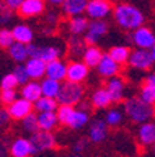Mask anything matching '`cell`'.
I'll use <instances>...</instances> for the list:
<instances>
[{"label":"cell","mask_w":155,"mask_h":157,"mask_svg":"<svg viewBox=\"0 0 155 157\" xmlns=\"http://www.w3.org/2000/svg\"><path fill=\"white\" fill-rule=\"evenodd\" d=\"M90 140H91V139H87V137H80V139H78V140L74 143V146H73V151H74V153H77V154H81L88 147Z\"/></svg>","instance_id":"42"},{"label":"cell","mask_w":155,"mask_h":157,"mask_svg":"<svg viewBox=\"0 0 155 157\" xmlns=\"http://www.w3.org/2000/svg\"><path fill=\"white\" fill-rule=\"evenodd\" d=\"M13 18V11L10 9H7V6L4 4V2H0V23L2 24H9V21Z\"/></svg>","instance_id":"40"},{"label":"cell","mask_w":155,"mask_h":157,"mask_svg":"<svg viewBox=\"0 0 155 157\" xmlns=\"http://www.w3.org/2000/svg\"><path fill=\"white\" fill-rule=\"evenodd\" d=\"M146 83H147V84L155 86V72H154V73H151V75H149L148 77L146 78Z\"/></svg>","instance_id":"47"},{"label":"cell","mask_w":155,"mask_h":157,"mask_svg":"<svg viewBox=\"0 0 155 157\" xmlns=\"http://www.w3.org/2000/svg\"><path fill=\"white\" fill-rule=\"evenodd\" d=\"M42 93L45 97H50V98H56L60 91V83L57 80H53L50 77H46L42 82Z\"/></svg>","instance_id":"30"},{"label":"cell","mask_w":155,"mask_h":157,"mask_svg":"<svg viewBox=\"0 0 155 157\" xmlns=\"http://www.w3.org/2000/svg\"><path fill=\"white\" fill-rule=\"evenodd\" d=\"M85 13L92 20H103L112 11V4L109 0H90Z\"/></svg>","instance_id":"6"},{"label":"cell","mask_w":155,"mask_h":157,"mask_svg":"<svg viewBox=\"0 0 155 157\" xmlns=\"http://www.w3.org/2000/svg\"><path fill=\"white\" fill-rule=\"evenodd\" d=\"M39 119V126L41 131H50L57 125L59 118H57V112L55 111H49V112H41L38 117Z\"/></svg>","instance_id":"26"},{"label":"cell","mask_w":155,"mask_h":157,"mask_svg":"<svg viewBox=\"0 0 155 157\" xmlns=\"http://www.w3.org/2000/svg\"><path fill=\"white\" fill-rule=\"evenodd\" d=\"M27 48H28L29 58H39V55H41V46L39 45H35V44L31 42L27 45Z\"/></svg>","instance_id":"44"},{"label":"cell","mask_w":155,"mask_h":157,"mask_svg":"<svg viewBox=\"0 0 155 157\" xmlns=\"http://www.w3.org/2000/svg\"><path fill=\"white\" fill-rule=\"evenodd\" d=\"M84 95V88L80 83H74V82H65L60 87L56 101L60 105H76L80 104L81 98Z\"/></svg>","instance_id":"3"},{"label":"cell","mask_w":155,"mask_h":157,"mask_svg":"<svg viewBox=\"0 0 155 157\" xmlns=\"http://www.w3.org/2000/svg\"><path fill=\"white\" fill-rule=\"evenodd\" d=\"M123 88H124V83L120 77L109 78V82L106 83V90L109 91L112 102H120L123 100Z\"/></svg>","instance_id":"18"},{"label":"cell","mask_w":155,"mask_h":157,"mask_svg":"<svg viewBox=\"0 0 155 157\" xmlns=\"http://www.w3.org/2000/svg\"><path fill=\"white\" fill-rule=\"evenodd\" d=\"M3 2L7 6V9H10L11 11H18V9L21 7L24 0H3Z\"/></svg>","instance_id":"45"},{"label":"cell","mask_w":155,"mask_h":157,"mask_svg":"<svg viewBox=\"0 0 155 157\" xmlns=\"http://www.w3.org/2000/svg\"><path fill=\"white\" fill-rule=\"evenodd\" d=\"M140 98L142 101L148 102V104L154 105L155 104V86L151 84H144L141 87V91H140Z\"/></svg>","instance_id":"34"},{"label":"cell","mask_w":155,"mask_h":157,"mask_svg":"<svg viewBox=\"0 0 155 157\" xmlns=\"http://www.w3.org/2000/svg\"><path fill=\"white\" fill-rule=\"evenodd\" d=\"M9 55L11 56V59H13V60H16V62H18V63L28 60L29 55H28V48H27V44L14 41V42L9 46Z\"/></svg>","instance_id":"20"},{"label":"cell","mask_w":155,"mask_h":157,"mask_svg":"<svg viewBox=\"0 0 155 157\" xmlns=\"http://www.w3.org/2000/svg\"><path fill=\"white\" fill-rule=\"evenodd\" d=\"M46 3L45 0H24L17 13L24 18H31L45 13Z\"/></svg>","instance_id":"9"},{"label":"cell","mask_w":155,"mask_h":157,"mask_svg":"<svg viewBox=\"0 0 155 157\" xmlns=\"http://www.w3.org/2000/svg\"><path fill=\"white\" fill-rule=\"evenodd\" d=\"M60 53H61V51L57 46H43V48H41L39 58L42 59V60H45L46 63H49L60 58Z\"/></svg>","instance_id":"32"},{"label":"cell","mask_w":155,"mask_h":157,"mask_svg":"<svg viewBox=\"0 0 155 157\" xmlns=\"http://www.w3.org/2000/svg\"><path fill=\"white\" fill-rule=\"evenodd\" d=\"M46 66L48 63L41 58H29L25 62V67L31 78H41L43 75H46Z\"/></svg>","instance_id":"15"},{"label":"cell","mask_w":155,"mask_h":157,"mask_svg":"<svg viewBox=\"0 0 155 157\" xmlns=\"http://www.w3.org/2000/svg\"><path fill=\"white\" fill-rule=\"evenodd\" d=\"M49 4H52V6H61V4L65 3V0H46Z\"/></svg>","instance_id":"48"},{"label":"cell","mask_w":155,"mask_h":157,"mask_svg":"<svg viewBox=\"0 0 155 157\" xmlns=\"http://www.w3.org/2000/svg\"><path fill=\"white\" fill-rule=\"evenodd\" d=\"M10 114H9V109H2L0 111V121H2V125H6L7 122H9V119H10Z\"/></svg>","instance_id":"46"},{"label":"cell","mask_w":155,"mask_h":157,"mask_svg":"<svg viewBox=\"0 0 155 157\" xmlns=\"http://www.w3.org/2000/svg\"><path fill=\"white\" fill-rule=\"evenodd\" d=\"M31 146H32V154L41 153L45 150H50L56 147V137L50 131H39L34 133L29 139Z\"/></svg>","instance_id":"4"},{"label":"cell","mask_w":155,"mask_h":157,"mask_svg":"<svg viewBox=\"0 0 155 157\" xmlns=\"http://www.w3.org/2000/svg\"><path fill=\"white\" fill-rule=\"evenodd\" d=\"M85 45H87L85 39H81L80 35H70V38H68V51L71 52V55L83 56L84 51L87 49Z\"/></svg>","instance_id":"29"},{"label":"cell","mask_w":155,"mask_h":157,"mask_svg":"<svg viewBox=\"0 0 155 157\" xmlns=\"http://www.w3.org/2000/svg\"><path fill=\"white\" fill-rule=\"evenodd\" d=\"M74 112V108L73 105H60L57 108V118H59V122L63 125H67L68 119H70L71 114Z\"/></svg>","instance_id":"35"},{"label":"cell","mask_w":155,"mask_h":157,"mask_svg":"<svg viewBox=\"0 0 155 157\" xmlns=\"http://www.w3.org/2000/svg\"><path fill=\"white\" fill-rule=\"evenodd\" d=\"M108 33V24L103 20H92L88 25V29L85 31L84 39L87 45H95Z\"/></svg>","instance_id":"7"},{"label":"cell","mask_w":155,"mask_h":157,"mask_svg":"<svg viewBox=\"0 0 155 157\" xmlns=\"http://www.w3.org/2000/svg\"><path fill=\"white\" fill-rule=\"evenodd\" d=\"M10 153L13 157H29L32 156V146H31V142L23 139V137H18L11 143L10 146Z\"/></svg>","instance_id":"16"},{"label":"cell","mask_w":155,"mask_h":157,"mask_svg":"<svg viewBox=\"0 0 155 157\" xmlns=\"http://www.w3.org/2000/svg\"><path fill=\"white\" fill-rule=\"evenodd\" d=\"M57 104L56 98H50V97H42L39 98L38 101L35 102V109L39 112H49V111H56L57 109Z\"/></svg>","instance_id":"31"},{"label":"cell","mask_w":155,"mask_h":157,"mask_svg":"<svg viewBox=\"0 0 155 157\" xmlns=\"http://www.w3.org/2000/svg\"><path fill=\"white\" fill-rule=\"evenodd\" d=\"M138 137L140 142L146 146L155 143V124L152 122H146L144 125H141L138 131Z\"/></svg>","instance_id":"24"},{"label":"cell","mask_w":155,"mask_h":157,"mask_svg":"<svg viewBox=\"0 0 155 157\" xmlns=\"http://www.w3.org/2000/svg\"><path fill=\"white\" fill-rule=\"evenodd\" d=\"M21 94H23V98H25L28 101L36 102L43 95L42 86L36 82H28L27 84H24L23 90H21Z\"/></svg>","instance_id":"19"},{"label":"cell","mask_w":155,"mask_h":157,"mask_svg":"<svg viewBox=\"0 0 155 157\" xmlns=\"http://www.w3.org/2000/svg\"><path fill=\"white\" fill-rule=\"evenodd\" d=\"M18 84H20V83H18V80H17V77L14 76V73H9V75H6L3 78H2V83H0L2 90H7V88H16Z\"/></svg>","instance_id":"38"},{"label":"cell","mask_w":155,"mask_h":157,"mask_svg":"<svg viewBox=\"0 0 155 157\" xmlns=\"http://www.w3.org/2000/svg\"><path fill=\"white\" fill-rule=\"evenodd\" d=\"M108 136V124L101 121H94L90 126V139L94 143H101L106 139Z\"/></svg>","instance_id":"17"},{"label":"cell","mask_w":155,"mask_h":157,"mask_svg":"<svg viewBox=\"0 0 155 157\" xmlns=\"http://www.w3.org/2000/svg\"><path fill=\"white\" fill-rule=\"evenodd\" d=\"M151 55H152V58H154V62H155V45L151 48Z\"/></svg>","instance_id":"50"},{"label":"cell","mask_w":155,"mask_h":157,"mask_svg":"<svg viewBox=\"0 0 155 157\" xmlns=\"http://www.w3.org/2000/svg\"><path fill=\"white\" fill-rule=\"evenodd\" d=\"M102 56H103V53L99 48H97L95 45H90L84 51L83 60H84V63L88 66V67H98Z\"/></svg>","instance_id":"21"},{"label":"cell","mask_w":155,"mask_h":157,"mask_svg":"<svg viewBox=\"0 0 155 157\" xmlns=\"http://www.w3.org/2000/svg\"><path fill=\"white\" fill-rule=\"evenodd\" d=\"M154 156H155V144H154Z\"/></svg>","instance_id":"52"},{"label":"cell","mask_w":155,"mask_h":157,"mask_svg":"<svg viewBox=\"0 0 155 157\" xmlns=\"http://www.w3.org/2000/svg\"><path fill=\"white\" fill-rule=\"evenodd\" d=\"M46 76L53 78V80H57V82L65 80V78H67V65H65L59 59L49 62L46 66Z\"/></svg>","instance_id":"14"},{"label":"cell","mask_w":155,"mask_h":157,"mask_svg":"<svg viewBox=\"0 0 155 157\" xmlns=\"http://www.w3.org/2000/svg\"><path fill=\"white\" fill-rule=\"evenodd\" d=\"M9 114L13 119H24L27 115L32 112V102L25 100V98H18L14 102L9 105Z\"/></svg>","instance_id":"10"},{"label":"cell","mask_w":155,"mask_h":157,"mask_svg":"<svg viewBox=\"0 0 155 157\" xmlns=\"http://www.w3.org/2000/svg\"><path fill=\"white\" fill-rule=\"evenodd\" d=\"M23 126L27 132H29V133H32V135L41 131L38 117H36L35 114H32V112H31L29 115H27V117L23 119Z\"/></svg>","instance_id":"33"},{"label":"cell","mask_w":155,"mask_h":157,"mask_svg":"<svg viewBox=\"0 0 155 157\" xmlns=\"http://www.w3.org/2000/svg\"><path fill=\"white\" fill-rule=\"evenodd\" d=\"M108 53H109V55L112 56L119 65H123V63L129 62L130 55H131V51H130L127 46L119 45V46H113V48H110Z\"/></svg>","instance_id":"28"},{"label":"cell","mask_w":155,"mask_h":157,"mask_svg":"<svg viewBox=\"0 0 155 157\" xmlns=\"http://www.w3.org/2000/svg\"><path fill=\"white\" fill-rule=\"evenodd\" d=\"M154 63L155 62L151 55V51L142 49V48L133 51L129 59V65L134 69H138V70H148V69L152 67Z\"/></svg>","instance_id":"5"},{"label":"cell","mask_w":155,"mask_h":157,"mask_svg":"<svg viewBox=\"0 0 155 157\" xmlns=\"http://www.w3.org/2000/svg\"><path fill=\"white\" fill-rule=\"evenodd\" d=\"M68 157H83V156H81V154H77V153H74V154H73V156H68Z\"/></svg>","instance_id":"51"},{"label":"cell","mask_w":155,"mask_h":157,"mask_svg":"<svg viewBox=\"0 0 155 157\" xmlns=\"http://www.w3.org/2000/svg\"><path fill=\"white\" fill-rule=\"evenodd\" d=\"M120 70V65L109 55V53H103L99 65H98V73L103 77H115Z\"/></svg>","instance_id":"11"},{"label":"cell","mask_w":155,"mask_h":157,"mask_svg":"<svg viewBox=\"0 0 155 157\" xmlns=\"http://www.w3.org/2000/svg\"><path fill=\"white\" fill-rule=\"evenodd\" d=\"M90 0H65V3L61 4V11L63 14L68 17H76L81 16L83 13H85Z\"/></svg>","instance_id":"13"},{"label":"cell","mask_w":155,"mask_h":157,"mask_svg":"<svg viewBox=\"0 0 155 157\" xmlns=\"http://www.w3.org/2000/svg\"><path fill=\"white\" fill-rule=\"evenodd\" d=\"M113 17H115L117 25L127 31H134V29L142 27L144 20H146L141 10L130 3L116 4L113 9Z\"/></svg>","instance_id":"1"},{"label":"cell","mask_w":155,"mask_h":157,"mask_svg":"<svg viewBox=\"0 0 155 157\" xmlns=\"http://www.w3.org/2000/svg\"><path fill=\"white\" fill-rule=\"evenodd\" d=\"M124 111L129 115L130 119L137 124L148 121L152 115H155V109L152 108V105L142 101L140 97L127 98L124 101Z\"/></svg>","instance_id":"2"},{"label":"cell","mask_w":155,"mask_h":157,"mask_svg":"<svg viewBox=\"0 0 155 157\" xmlns=\"http://www.w3.org/2000/svg\"><path fill=\"white\" fill-rule=\"evenodd\" d=\"M131 41L138 48L149 49L155 45V34L147 27H140L131 33Z\"/></svg>","instance_id":"8"},{"label":"cell","mask_w":155,"mask_h":157,"mask_svg":"<svg viewBox=\"0 0 155 157\" xmlns=\"http://www.w3.org/2000/svg\"><path fill=\"white\" fill-rule=\"evenodd\" d=\"M91 104L95 108H106L109 107V104H112V98L109 95V91L105 88H98L97 91L92 94V100Z\"/></svg>","instance_id":"25"},{"label":"cell","mask_w":155,"mask_h":157,"mask_svg":"<svg viewBox=\"0 0 155 157\" xmlns=\"http://www.w3.org/2000/svg\"><path fill=\"white\" fill-rule=\"evenodd\" d=\"M13 73H14V76L17 77V80H18L20 84H27V83H28V80L31 78V77H29V75H28L27 67H25V66H23V65H17L16 67H14Z\"/></svg>","instance_id":"36"},{"label":"cell","mask_w":155,"mask_h":157,"mask_svg":"<svg viewBox=\"0 0 155 157\" xmlns=\"http://www.w3.org/2000/svg\"><path fill=\"white\" fill-rule=\"evenodd\" d=\"M0 100L2 102L6 105H10L11 102H14L17 100V93L14 88H7V90H2V94H0Z\"/></svg>","instance_id":"39"},{"label":"cell","mask_w":155,"mask_h":157,"mask_svg":"<svg viewBox=\"0 0 155 157\" xmlns=\"http://www.w3.org/2000/svg\"><path fill=\"white\" fill-rule=\"evenodd\" d=\"M14 35H13V31L9 28H2L0 31V45L2 48H9L11 44L14 42Z\"/></svg>","instance_id":"37"},{"label":"cell","mask_w":155,"mask_h":157,"mask_svg":"<svg viewBox=\"0 0 155 157\" xmlns=\"http://www.w3.org/2000/svg\"><path fill=\"white\" fill-rule=\"evenodd\" d=\"M88 122V114L87 111L83 109H74V112L71 114L70 119L67 122V126H70L71 129H80L84 125H87Z\"/></svg>","instance_id":"27"},{"label":"cell","mask_w":155,"mask_h":157,"mask_svg":"<svg viewBox=\"0 0 155 157\" xmlns=\"http://www.w3.org/2000/svg\"><path fill=\"white\" fill-rule=\"evenodd\" d=\"M13 35H14V39L17 42H23V44H31L32 42V38H34V33L31 27L25 25V24H17L13 29Z\"/></svg>","instance_id":"22"},{"label":"cell","mask_w":155,"mask_h":157,"mask_svg":"<svg viewBox=\"0 0 155 157\" xmlns=\"http://www.w3.org/2000/svg\"><path fill=\"white\" fill-rule=\"evenodd\" d=\"M88 76V66L84 62H70L67 65V80L74 83L84 82Z\"/></svg>","instance_id":"12"},{"label":"cell","mask_w":155,"mask_h":157,"mask_svg":"<svg viewBox=\"0 0 155 157\" xmlns=\"http://www.w3.org/2000/svg\"><path fill=\"white\" fill-rule=\"evenodd\" d=\"M6 149H7V147H6V144H2V156H0V157H6Z\"/></svg>","instance_id":"49"},{"label":"cell","mask_w":155,"mask_h":157,"mask_svg":"<svg viewBox=\"0 0 155 157\" xmlns=\"http://www.w3.org/2000/svg\"><path fill=\"white\" fill-rule=\"evenodd\" d=\"M59 21V13L56 11V10H49L48 13L45 14V23L48 24V25H56Z\"/></svg>","instance_id":"43"},{"label":"cell","mask_w":155,"mask_h":157,"mask_svg":"<svg viewBox=\"0 0 155 157\" xmlns=\"http://www.w3.org/2000/svg\"><path fill=\"white\" fill-rule=\"evenodd\" d=\"M105 121H106V124L110 125V126H116V125L120 124V121H122V114H120L119 111H109L106 114Z\"/></svg>","instance_id":"41"},{"label":"cell","mask_w":155,"mask_h":157,"mask_svg":"<svg viewBox=\"0 0 155 157\" xmlns=\"http://www.w3.org/2000/svg\"><path fill=\"white\" fill-rule=\"evenodd\" d=\"M90 21L83 16H76V17H70L68 20V31L71 35H80L84 34L88 29Z\"/></svg>","instance_id":"23"}]
</instances>
